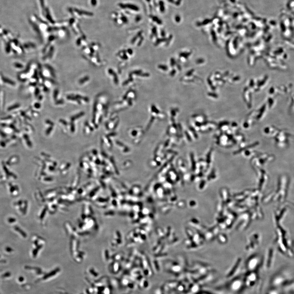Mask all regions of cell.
<instances>
[{"label": "cell", "instance_id": "6da1fadb", "mask_svg": "<svg viewBox=\"0 0 294 294\" xmlns=\"http://www.w3.org/2000/svg\"><path fill=\"white\" fill-rule=\"evenodd\" d=\"M3 79V80L5 82V83H8V84L12 85H14L15 84V83H14L13 82H12V81H11V80L8 79V78H6L3 77V79Z\"/></svg>", "mask_w": 294, "mask_h": 294}, {"label": "cell", "instance_id": "3957f363", "mask_svg": "<svg viewBox=\"0 0 294 294\" xmlns=\"http://www.w3.org/2000/svg\"><path fill=\"white\" fill-rule=\"evenodd\" d=\"M15 65H16V67H17V68H22V67H23V66H22V65L18 64V63H16V64Z\"/></svg>", "mask_w": 294, "mask_h": 294}, {"label": "cell", "instance_id": "7a4b0ae2", "mask_svg": "<svg viewBox=\"0 0 294 294\" xmlns=\"http://www.w3.org/2000/svg\"><path fill=\"white\" fill-rule=\"evenodd\" d=\"M15 221H16V220H15V219L13 218H10L9 219V222H10V223H12L13 222H15Z\"/></svg>", "mask_w": 294, "mask_h": 294}]
</instances>
